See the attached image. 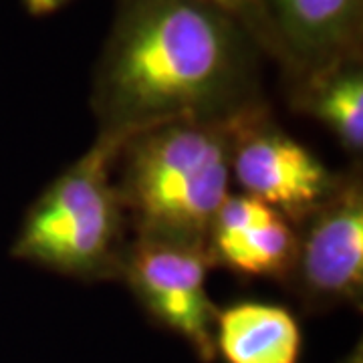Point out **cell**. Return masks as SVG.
<instances>
[{"mask_svg":"<svg viewBox=\"0 0 363 363\" xmlns=\"http://www.w3.org/2000/svg\"><path fill=\"white\" fill-rule=\"evenodd\" d=\"M262 51L242 26L198 0H117L95 69L99 131L228 119L264 105Z\"/></svg>","mask_w":363,"mask_h":363,"instance_id":"cell-1","label":"cell"},{"mask_svg":"<svg viewBox=\"0 0 363 363\" xmlns=\"http://www.w3.org/2000/svg\"><path fill=\"white\" fill-rule=\"evenodd\" d=\"M245 113L174 121L128 138L116 160V190L135 236L206 248L230 196L234 131Z\"/></svg>","mask_w":363,"mask_h":363,"instance_id":"cell-2","label":"cell"},{"mask_svg":"<svg viewBox=\"0 0 363 363\" xmlns=\"http://www.w3.org/2000/svg\"><path fill=\"white\" fill-rule=\"evenodd\" d=\"M130 135L99 131L87 154L51 182L26 210L14 259L79 281L119 279L128 220L111 174Z\"/></svg>","mask_w":363,"mask_h":363,"instance_id":"cell-3","label":"cell"},{"mask_svg":"<svg viewBox=\"0 0 363 363\" xmlns=\"http://www.w3.org/2000/svg\"><path fill=\"white\" fill-rule=\"evenodd\" d=\"M210 267L214 264L204 247L135 236L125 247L119 272L143 311L190 343L206 363L216 357L218 317L206 289Z\"/></svg>","mask_w":363,"mask_h":363,"instance_id":"cell-4","label":"cell"},{"mask_svg":"<svg viewBox=\"0 0 363 363\" xmlns=\"http://www.w3.org/2000/svg\"><path fill=\"white\" fill-rule=\"evenodd\" d=\"M297 250L289 285L315 309L362 305L363 188L359 174L339 178L331 196L295 226Z\"/></svg>","mask_w":363,"mask_h":363,"instance_id":"cell-5","label":"cell"},{"mask_svg":"<svg viewBox=\"0 0 363 363\" xmlns=\"http://www.w3.org/2000/svg\"><path fill=\"white\" fill-rule=\"evenodd\" d=\"M233 180L242 194L259 198L297 226L331 196L341 176L331 174L269 117L267 105L240 117L233 142Z\"/></svg>","mask_w":363,"mask_h":363,"instance_id":"cell-6","label":"cell"},{"mask_svg":"<svg viewBox=\"0 0 363 363\" xmlns=\"http://www.w3.org/2000/svg\"><path fill=\"white\" fill-rule=\"evenodd\" d=\"M212 264L245 277L289 281L297 250V228L259 198L230 194L208 234Z\"/></svg>","mask_w":363,"mask_h":363,"instance_id":"cell-7","label":"cell"},{"mask_svg":"<svg viewBox=\"0 0 363 363\" xmlns=\"http://www.w3.org/2000/svg\"><path fill=\"white\" fill-rule=\"evenodd\" d=\"M289 81L362 57L363 0H262Z\"/></svg>","mask_w":363,"mask_h":363,"instance_id":"cell-8","label":"cell"},{"mask_svg":"<svg viewBox=\"0 0 363 363\" xmlns=\"http://www.w3.org/2000/svg\"><path fill=\"white\" fill-rule=\"evenodd\" d=\"M214 347L226 363H298L303 335L285 307L242 301L218 309Z\"/></svg>","mask_w":363,"mask_h":363,"instance_id":"cell-9","label":"cell"},{"mask_svg":"<svg viewBox=\"0 0 363 363\" xmlns=\"http://www.w3.org/2000/svg\"><path fill=\"white\" fill-rule=\"evenodd\" d=\"M291 99L315 117L350 154L363 150V61L351 57L291 79Z\"/></svg>","mask_w":363,"mask_h":363,"instance_id":"cell-10","label":"cell"},{"mask_svg":"<svg viewBox=\"0 0 363 363\" xmlns=\"http://www.w3.org/2000/svg\"><path fill=\"white\" fill-rule=\"evenodd\" d=\"M198 2L210 4L234 18L259 45L262 55L274 59L281 69H285V57L281 51L279 39L274 35V28L269 21V14L264 11L262 0H198Z\"/></svg>","mask_w":363,"mask_h":363,"instance_id":"cell-11","label":"cell"},{"mask_svg":"<svg viewBox=\"0 0 363 363\" xmlns=\"http://www.w3.org/2000/svg\"><path fill=\"white\" fill-rule=\"evenodd\" d=\"M69 2H73V0H23L26 13L30 16H47V14L57 13Z\"/></svg>","mask_w":363,"mask_h":363,"instance_id":"cell-12","label":"cell"}]
</instances>
